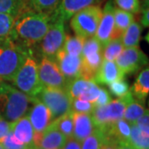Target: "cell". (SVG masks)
Segmentation results:
<instances>
[{
    "label": "cell",
    "instance_id": "cell-1",
    "mask_svg": "<svg viewBox=\"0 0 149 149\" xmlns=\"http://www.w3.org/2000/svg\"><path fill=\"white\" fill-rule=\"evenodd\" d=\"M51 24V16L36 11H29L16 17L13 36L18 37L27 46L42 40Z\"/></svg>",
    "mask_w": 149,
    "mask_h": 149
},
{
    "label": "cell",
    "instance_id": "cell-2",
    "mask_svg": "<svg viewBox=\"0 0 149 149\" xmlns=\"http://www.w3.org/2000/svg\"><path fill=\"white\" fill-rule=\"evenodd\" d=\"M33 99L11 85L0 81V118L14 123L26 115Z\"/></svg>",
    "mask_w": 149,
    "mask_h": 149
},
{
    "label": "cell",
    "instance_id": "cell-3",
    "mask_svg": "<svg viewBox=\"0 0 149 149\" xmlns=\"http://www.w3.org/2000/svg\"><path fill=\"white\" fill-rule=\"evenodd\" d=\"M27 56V52L13 39L0 42V80L12 81Z\"/></svg>",
    "mask_w": 149,
    "mask_h": 149
},
{
    "label": "cell",
    "instance_id": "cell-4",
    "mask_svg": "<svg viewBox=\"0 0 149 149\" xmlns=\"http://www.w3.org/2000/svg\"><path fill=\"white\" fill-rule=\"evenodd\" d=\"M133 100V95L129 91L126 95L111 100L106 105L95 107L91 113L95 128L104 130L123 118L125 108Z\"/></svg>",
    "mask_w": 149,
    "mask_h": 149
},
{
    "label": "cell",
    "instance_id": "cell-5",
    "mask_svg": "<svg viewBox=\"0 0 149 149\" xmlns=\"http://www.w3.org/2000/svg\"><path fill=\"white\" fill-rule=\"evenodd\" d=\"M12 82L18 90L32 99L39 94L43 86L38 77V65L33 56H27Z\"/></svg>",
    "mask_w": 149,
    "mask_h": 149
},
{
    "label": "cell",
    "instance_id": "cell-6",
    "mask_svg": "<svg viewBox=\"0 0 149 149\" xmlns=\"http://www.w3.org/2000/svg\"><path fill=\"white\" fill-rule=\"evenodd\" d=\"M51 111L52 122L58 118L71 112L72 99L64 89L43 87L36 97Z\"/></svg>",
    "mask_w": 149,
    "mask_h": 149
},
{
    "label": "cell",
    "instance_id": "cell-7",
    "mask_svg": "<svg viewBox=\"0 0 149 149\" xmlns=\"http://www.w3.org/2000/svg\"><path fill=\"white\" fill-rule=\"evenodd\" d=\"M102 17L99 5H91L74 13L70 18V27L75 35L85 38L95 36Z\"/></svg>",
    "mask_w": 149,
    "mask_h": 149
},
{
    "label": "cell",
    "instance_id": "cell-8",
    "mask_svg": "<svg viewBox=\"0 0 149 149\" xmlns=\"http://www.w3.org/2000/svg\"><path fill=\"white\" fill-rule=\"evenodd\" d=\"M64 22L60 18L51 17L49 29L41 41L42 52L45 57H55L56 54L63 47L65 38Z\"/></svg>",
    "mask_w": 149,
    "mask_h": 149
},
{
    "label": "cell",
    "instance_id": "cell-9",
    "mask_svg": "<svg viewBox=\"0 0 149 149\" xmlns=\"http://www.w3.org/2000/svg\"><path fill=\"white\" fill-rule=\"evenodd\" d=\"M33 106L29 112L27 117L30 120L33 130V144L37 148L40 139L44 131L52 123V117L51 111L42 102L33 98Z\"/></svg>",
    "mask_w": 149,
    "mask_h": 149
},
{
    "label": "cell",
    "instance_id": "cell-10",
    "mask_svg": "<svg viewBox=\"0 0 149 149\" xmlns=\"http://www.w3.org/2000/svg\"><path fill=\"white\" fill-rule=\"evenodd\" d=\"M38 77L43 87L66 90L68 83L57 64L51 58L44 56L38 65Z\"/></svg>",
    "mask_w": 149,
    "mask_h": 149
},
{
    "label": "cell",
    "instance_id": "cell-11",
    "mask_svg": "<svg viewBox=\"0 0 149 149\" xmlns=\"http://www.w3.org/2000/svg\"><path fill=\"white\" fill-rule=\"evenodd\" d=\"M113 10L114 5L113 2H107L104 9H102L101 19L94 36L100 42L103 47L112 40L118 38L114 27Z\"/></svg>",
    "mask_w": 149,
    "mask_h": 149
},
{
    "label": "cell",
    "instance_id": "cell-12",
    "mask_svg": "<svg viewBox=\"0 0 149 149\" xmlns=\"http://www.w3.org/2000/svg\"><path fill=\"white\" fill-rule=\"evenodd\" d=\"M114 61L119 69L126 74L133 73L148 65V60L138 47H135L123 49Z\"/></svg>",
    "mask_w": 149,
    "mask_h": 149
},
{
    "label": "cell",
    "instance_id": "cell-13",
    "mask_svg": "<svg viewBox=\"0 0 149 149\" xmlns=\"http://www.w3.org/2000/svg\"><path fill=\"white\" fill-rule=\"evenodd\" d=\"M56 64L63 74L67 83L80 77L81 56H75L67 54L62 48L55 56Z\"/></svg>",
    "mask_w": 149,
    "mask_h": 149
},
{
    "label": "cell",
    "instance_id": "cell-14",
    "mask_svg": "<svg viewBox=\"0 0 149 149\" xmlns=\"http://www.w3.org/2000/svg\"><path fill=\"white\" fill-rule=\"evenodd\" d=\"M102 0H61L57 8L51 15V17L60 18L64 22L71 18V17L81 9Z\"/></svg>",
    "mask_w": 149,
    "mask_h": 149
},
{
    "label": "cell",
    "instance_id": "cell-15",
    "mask_svg": "<svg viewBox=\"0 0 149 149\" xmlns=\"http://www.w3.org/2000/svg\"><path fill=\"white\" fill-rule=\"evenodd\" d=\"M125 74L123 72L114 61L103 59L101 65L96 72L94 81L100 85H110L112 83L124 79Z\"/></svg>",
    "mask_w": 149,
    "mask_h": 149
},
{
    "label": "cell",
    "instance_id": "cell-16",
    "mask_svg": "<svg viewBox=\"0 0 149 149\" xmlns=\"http://www.w3.org/2000/svg\"><path fill=\"white\" fill-rule=\"evenodd\" d=\"M73 113V138L79 143H81L89 137L95 129L91 113Z\"/></svg>",
    "mask_w": 149,
    "mask_h": 149
},
{
    "label": "cell",
    "instance_id": "cell-17",
    "mask_svg": "<svg viewBox=\"0 0 149 149\" xmlns=\"http://www.w3.org/2000/svg\"><path fill=\"white\" fill-rule=\"evenodd\" d=\"M130 129L131 124L124 118H121L102 131L104 133L105 141L119 144L122 143H128Z\"/></svg>",
    "mask_w": 149,
    "mask_h": 149
},
{
    "label": "cell",
    "instance_id": "cell-18",
    "mask_svg": "<svg viewBox=\"0 0 149 149\" xmlns=\"http://www.w3.org/2000/svg\"><path fill=\"white\" fill-rule=\"evenodd\" d=\"M66 139L52 123L42 133L37 149H62Z\"/></svg>",
    "mask_w": 149,
    "mask_h": 149
},
{
    "label": "cell",
    "instance_id": "cell-19",
    "mask_svg": "<svg viewBox=\"0 0 149 149\" xmlns=\"http://www.w3.org/2000/svg\"><path fill=\"white\" fill-rule=\"evenodd\" d=\"M12 132L18 142L35 147L33 144L34 130L27 116H23L14 123H12Z\"/></svg>",
    "mask_w": 149,
    "mask_h": 149
},
{
    "label": "cell",
    "instance_id": "cell-20",
    "mask_svg": "<svg viewBox=\"0 0 149 149\" xmlns=\"http://www.w3.org/2000/svg\"><path fill=\"white\" fill-rule=\"evenodd\" d=\"M103 61L102 52H98L81 56L80 77L87 80H94L96 72Z\"/></svg>",
    "mask_w": 149,
    "mask_h": 149
},
{
    "label": "cell",
    "instance_id": "cell-21",
    "mask_svg": "<svg viewBox=\"0 0 149 149\" xmlns=\"http://www.w3.org/2000/svg\"><path fill=\"white\" fill-rule=\"evenodd\" d=\"M132 95L136 96L139 100L144 101L149 94V69L143 70L135 80L131 89Z\"/></svg>",
    "mask_w": 149,
    "mask_h": 149
},
{
    "label": "cell",
    "instance_id": "cell-22",
    "mask_svg": "<svg viewBox=\"0 0 149 149\" xmlns=\"http://www.w3.org/2000/svg\"><path fill=\"white\" fill-rule=\"evenodd\" d=\"M142 30L143 28L140 23L137 22H133V23H131L120 37L123 47L129 48L138 47L140 42Z\"/></svg>",
    "mask_w": 149,
    "mask_h": 149
},
{
    "label": "cell",
    "instance_id": "cell-23",
    "mask_svg": "<svg viewBox=\"0 0 149 149\" xmlns=\"http://www.w3.org/2000/svg\"><path fill=\"white\" fill-rule=\"evenodd\" d=\"M113 17H114L115 32L117 33L118 38H120L124 31L130 26L131 23L134 22V17L133 13L121 10L114 7Z\"/></svg>",
    "mask_w": 149,
    "mask_h": 149
},
{
    "label": "cell",
    "instance_id": "cell-24",
    "mask_svg": "<svg viewBox=\"0 0 149 149\" xmlns=\"http://www.w3.org/2000/svg\"><path fill=\"white\" fill-rule=\"evenodd\" d=\"M16 17L10 13H0V42L13 39V27Z\"/></svg>",
    "mask_w": 149,
    "mask_h": 149
},
{
    "label": "cell",
    "instance_id": "cell-25",
    "mask_svg": "<svg viewBox=\"0 0 149 149\" xmlns=\"http://www.w3.org/2000/svg\"><path fill=\"white\" fill-rule=\"evenodd\" d=\"M85 40L86 38L77 36V35H75V37L65 35L62 50L71 56H80Z\"/></svg>",
    "mask_w": 149,
    "mask_h": 149
},
{
    "label": "cell",
    "instance_id": "cell-26",
    "mask_svg": "<svg viewBox=\"0 0 149 149\" xmlns=\"http://www.w3.org/2000/svg\"><path fill=\"white\" fill-rule=\"evenodd\" d=\"M146 110L147 109H145L143 104H141V102L133 100L125 108L123 118L128 121L130 124H133L136 123V121L143 114Z\"/></svg>",
    "mask_w": 149,
    "mask_h": 149
},
{
    "label": "cell",
    "instance_id": "cell-27",
    "mask_svg": "<svg viewBox=\"0 0 149 149\" xmlns=\"http://www.w3.org/2000/svg\"><path fill=\"white\" fill-rule=\"evenodd\" d=\"M128 143L135 149H148L149 137L143 134L138 126L133 123L131 124Z\"/></svg>",
    "mask_w": 149,
    "mask_h": 149
},
{
    "label": "cell",
    "instance_id": "cell-28",
    "mask_svg": "<svg viewBox=\"0 0 149 149\" xmlns=\"http://www.w3.org/2000/svg\"><path fill=\"white\" fill-rule=\"evenodd\" d=\"M52 123L66 139H70V138L73 137L74 123H73V113L72 111L65 114L61 117L58 118L57 119L54 120Z\"/></svg>",
    "mask_w": 149,
    "mask_h": 149
},
{
    "label": "cell",
    "instance_id": "cell-29",
    "mask_svg": "<svg viewBox=\"0 0 149 149\" xmlns=\"http://www.w3.org/2000/svg\"><path fill=\"white\" fill-rule=\"evenodd\" d=\"M123 49L124 47L123 46L121 39H113L103 47V59L111 61H115V59L121 54Z\"/></svg>",
    "mask_w": 149,
    "mask_h": 149
},
{
    "label": "cell",
    "instance_id": "cell-30",
    "mask_svg": "<svg viewBox=\"0 0 149 149\" xmlns=\"http://www.w3.org/2000/svg\"><path fill=\"white\" fill-rule=\"evenodd\" d=\"M104 141L105 136L104 132L99 128H95L93 133L80 143L81 149H100Z\"/></svg>",
    "mask_w": 149,
    "mask_h": 149
},
{
    "label": "cell",
    "instance_id": "cell-31",
    "mask_svg": "<svg viewBox=\"0 0 149 149\" xmlns=\"http://www.w3.org/2000/svg\"><path fill=\"white\" fill-rule=\"evenodd\" d=\"M92 80H87L81 77L76 78L74 80L70 81L67 84L66 91H68L70 96L72 100L78 99L85 92Z\"/></svg>",
    "mask_w": 149,
    "mask_h": 149
},
{
    "label": "cell",
    "instance_id": "cell-32",
    "mask_svg": "<svg viewBox=\"0 0 149 149\" xmlns=\"http://www.w3.org/2000/svg\"><path fill=\"white\" fill-rule=\"evenodd\" d=\"M61 0H30L33 11L52 15L57 8Z\"/></svg>",
    "mask_w": 149,
    "mask_h": 149
},
{
    "label": "cell",
    "instance_id": "cell-33",
    "mask_svg": "<svg viewBox=\"0 0 149 149\" xmlns=\"http://www.w3.org/2000/svg\"><path fill=\"white\" fill-rule=\"evenodd\" d=\"M1 143L3 147V149H37L36 147H31L18 142L14 138L12 130L6 136L5 139L2 141Z\"/></svg>",
    "mask_w": 149,
    "mask_h": 149
},
{
    "label": "cell",
    "instance_id": "cell-34",
    "mask_svg": "<svg viewBox=\"0 0 149 149\" xmlns=\"http://www.w3.org/2000/svg\"><path fill=\"white\" fill-rule=\"evenodd\" d=\"M102 51H103V47L95 37H92L90 38H86L80 56H85L89 54L102 52Z\"/></svg>",
    "mask_w": 149,
    "mask_h": 149
},
{
    "label": "cell",
    "instance_id": "cell-35",
    "mask_svg": "<svg viewBox=\"0 0 149 149\" xmlns=\"http://www.w3.org/2000/svg\"><path fill=\"white\" fill-rule=\"evenodd\" d=\"M21 0H0V13L17 16Z\"/></svg>",
    "mask_w": 149,
    "mask_h": 149
},
{
    "label": "cell",
    "instance_id": "cell-36",
    "mask_svg": "<svg viewBox=\"0 0 149 149\" xmlns=\"http://www.w3.org/2000/svg\"><path fill=\"white\" fill-rule=\"evenodd\" d=\"M116 8L131 13H138L140 10L139 0H115Z\"/></svg>",
    "mask_w": 149,
    "mask_h": 149
},
{
    "label": "cell",
    "instance_id": "cell-37",
    "mask_svg": "<svg viewBox=\"0 0 149 149\" xmlns=\"http://www.w3.org/2000/svg\"><path fill=\"white\" fill-rule=\"evenodd\" d=\"M95 107L93 103L86 100H82L80 99L72 100L71 111L74 113H91Z\"/></svg>",
    "mask_w": 149,
    "mask_h": 149
},
{
    "label": "cell",
    "instance_id": "cell-38",
    "mask_svg": "<svg viewBox=\"0 0 149 149\" xmlns=\"http://www.w3.org/2000/svg\"><path fill=\"white\" fill-rule=\"evenodd\" d=\"M109 91L112 95L116 96L118 98L126 95L130 91L128 84L123 80L115 81L110 85H109Z\"/></svg>",
    "mask_w": 149,
    "mask_h": 149
},
{
    "label": "cell",
    "instance_id": "cell-39",
    "mask_svg": "<svg viewBox=\"0 0 149 149\" xmlns=\"http://www.w3.org/2000/svg\"><path fill=\"white\" fill-rule=\"evenodd\" d=\"M100 87L96 84L94 80H92L91 84L89 85V87L87 88V90L78 98L82 100H86V101L91 102V103H95L96 99L98 98L99 93H100Z\"/></svg>",
    "mask_w": 149,
    "mask_h": 149
},
{
    "label": "cell",
    "instance_id": "cell-40",
    "mask_svg": "<svg viewBox=\"0 0 149 149\" xmlns=\"http://www.w3.org/2000/svg\"><path fill=\"white\" fill-rule=\"evenodd\" d=\"M135 124L138 126V128H139V130L142 132L143 134L149 137V114L148 109L136 121Z\"/></svg>",
    "mask_w": 149,
    "mask_h": 149
},
{
    "label": "cell",
    "instance_id": "cell-41",
    "mask_svg": "<svg viewBox=\"0 0 149 149\" xmlns=\"http://www.w3.org/2000/svg\"><path fill=\"white\" fill-rule=\"evenodd\" d=\"M111 101V96L109 93L105 90V89H100V93L98 98L94 103L95 107H100L108 104L109 102Z\"/></svg>",
    "mask_w": 149,
    "mask_h": 149
},
{
    "label": "cell",
    "instance_id": "cell-42",
    "mask_svg": "<svg viewBox=\"0 0 149 149\" xmlns=\"http://www.w3.org/2000/svg\"><path fill=\"white\" fill-rule=\"evenodd\" d=\"M12 130V123L0 118V143L5 139V137Z\"/></svg>",
    "mask_w": 149,
    "mask_h": 149
},
{
    "label": "cell",
    "instance_id": "cell-43",
    "mask_svg": "<svg viewBox=\"0 0 149 149\" xmlns=\"http://www.w3.org/2000/svg\"><path fill=\"white\" fill-rule=\"evenodd\" d=\"M62 149H81V146H80V143L76 141L72 137L66 139V142Z\"/></svg>",
    "mask_w": 149,
    "mask_h": 149
},
{
    "label": "cell",
    "instance_id": "cell-44",
    "mask_svg": "<svg viewBox=\"0 0 149 149\" xmlns=\"http://www.w3.org/2000/svg\"><path fill=\"white\" fill-rule=\"evenodd\" d=\"M142 24L144 27H148L149 26V9L148 7L144 8L142 16Z\"/></svg>",
    "mask_w": 149,
    "mask_h": 149
},
{
    "label": "cell",
    "instance_id": "cell-45",
    "mask_svg": "<svg viewBox=\"0 0 149 149\" xmlns=\"http://www.w3.org/2000/svg\"><path fill=\"white\" fill-rule=\"evenodd\" d=\"M118 144L113 143L109 141H104V143L102 144L100 149H117Z\"/></svg>",
    "mask_w": 149,
    "mask_h": 149
},
{
    "label": "cell",
    "instance_id": "cell-46",
    "mask_svg": "<svg viewBox=\"0 0 149 149\" xmlns=\"http://www.w3.org/2000/svg\"><path fill=\"white\" fill-rule=\"evenodd\" d=\"M117 149H135L132 147L128 143H122L118 144Z\"/></svg>",
    "mask_w": 149,
    "mask_h": 149
},
{
    "label": "cell",
    "instance_id": "cell-47",
    "mask_svg": "<svg viewBox=\"0 0 149 149\" xmlns=\"http://www.w3.org/2000/svg\"><path fill=\"white\" fill-rule=\"evenodd\" d=\"M144 3V4L145 5H147V7H148V3H149V0H143Z\"/></svg>",
    "mask_w": 149,
    "mask_h": 149
},
{
    "label": "cell",
    "instance_id": "cell-48",
    "mask_svg": "<svg viewBox=\"0 0 149 149\" xmlns=\"http://www.w3.org/2000/svg\"><path fill=\"white\" fill-rule=\"evenodd\" d=\"M0 149H3V145H2L1 143H0Z\"/></svg>",
    "mask_w": 149,
    "mask_h": 149
},
{
    "label": "cell",
    "instance_id": "cell-49",
    "mask_svg": "<svg viewBox=\"0 0 149 149\" xmlns=\"http://www.w3.org/2000/svg\"><path fill=\"white\" fill-rule=\"evenodd\" d=\"M0 81H1V80H0Z\"/></svg>",
    "mask_w": 149,
    "mask_h": 149
}]
</instances>
